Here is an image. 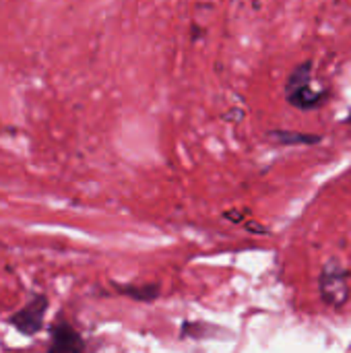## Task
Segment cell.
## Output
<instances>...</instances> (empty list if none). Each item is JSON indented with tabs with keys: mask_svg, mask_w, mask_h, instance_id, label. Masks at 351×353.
Returning a JSON list of instances; mask_svg holds the SVG:
<instances>
[{
	"mask_svg": "<svg viewBox=\"0 0 351 353\" xmlns=\"http://www.w3.org/2000/svg\"><path fill=\"white\" fill-rule=\"evenodd\" d=\"M283 93L288 103L298 110L321 108L329 97V91L325 87H319L312 79V62H302L290 72Z\"/></svg>",
	"mask_w": 351,
	"mask_h": 353,
	"instance_id": "obj_1",
	"label": "cell"
},
{
	"mask_svg": "<svg viewBox=\"0 0 351 353\" xmlns=\"http://www.w3.org/2000/svg\"><path fill=\"white\" fill-rule=\"evenodd\" d=\"M321 300L331 308H343L350 300V271L337 259H331L319 275Z\"/></svg>",
	"mask_w": 351,
	"mask_h": 353,
	"instance_id": "obj_2",
	"label": "cell"
},
{
	"mask_svg": "<svg viewBox=\"0 0 351 353\" xmlns=\"http://www.w3.org/2000/svg\"><path fill=\"white\" fill-rule=\"evenodd\" d=\"M50 308L46 294H33L23 308L8 316V325L25 337H35L43 329V321Z\"/></svg>",
	"mask_w": 351,
	"mask_h": 353,
	"instance_id": "obj_3",
	"label": "cell"
},
{
	"mask_svg": "<svg viewBox=\"0 0 351 353\" xmlns=\"http://www.w3.org/2000/svg\"><path fill=\"white\" fill-rule=\"evenodd\" d=\"M85 350V341L83 337L77 333V329L72 325H68L66 321L58 319L52 329H50V345H48V352L62 353H79Z\"/></svg>",
	"mask_w": 351,
	"mask_h": 353,
	"instance_id": "obj_4",
	"label": "cell"
},
{
	"mask_svg": "<svg viewBox=\"0 0 351 353\" xmlns=\"http://www.w3.org/2000/svg\"><path fill=\"white\" fill-rule=\"evenodd\" d=\"M116 290L132 300H139V302H151L159 294L157 285H118Z\"/></svg>",
	"mask_w": 351,
	"mask_h": 353,
	"instance_id": "obj_5",
	"label": "cell"
},
{
	"mask_svg": "<svg viewBox=\"0 0 351 353\" xmlns=\"http://www.w3.org/2000/svg\"><path fill=\"white\" fill-rule=\"evenodd\" d=\"M271 139L279 143H319L321 141V137H314V134H298V132H283V130L271 132Z\"/></svg>",
	"mask_w": 351,
	"mask_h": 353,
	"instance_id": "obj_6",
	"label": "cell"
},
{
	"mask_svg": "<svg viewBox=\"0 0 351 353\" xmlns=\"http://www.w3.org/2000/svg\"><path fill=\"white\" fill-rule=\"evenodd\" d=\"M348 122H350V124H351V114H350V118H348Z\"/></svg>",
	"mask_w": 351,
	"mask_h": 353,
	"instance_id": "obj_7",
	"label": "cell"
}]
</instances>
